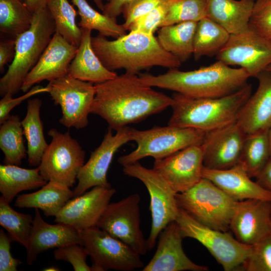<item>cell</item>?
Returning a JSON list of instances; mask_svg holds the SVG:
<instances>
[{
	"label": "cell",
	"instance_id": "27",
	"mask_svg": "<svg viewBox=\"0 0 271 271\" xmlns=\"http://www.w3.org/2000/svg\"><path fill=\"white\" fill-rule=\"evenodd\" d=\"M70 188L59 182L49 181L37 191L18 195L15 206L37 208L42 210L47 217L55 216L74 196V192Z\"/></svg>",
	"mask_w": 271,
	"mask_h": 271
},
{
	"label": "cell",
	"instance_id": "49",
	"mask_svg": "<svg viewBox=\"0 0 271 271\" xmlns=\"http://www.w3.org/2000/svg\"><path fill=\"white\" fill-rule=\"evenodd\" d=\"M48 0H25L24 3L28 9L33 13L37 10L46 6Z\"/></svg>",
	"mask_w": 271,
	"mask_h": 271
},
{
	"label": "cell",
	"instance_id": "56",
	"mask_svg": "<svg viewBox=\"0 0 271 271\" xmlns=\"http://www.w3.org/2000/svg\"><path fill=\"white\" fill-rule=\"evenodd\" d=\"M106 1H107V0H106Z\"/></svg>",
	"mask_w": 271,
	"mask_h": 271
},
{
	"label": "cell",
	"instance_id": "14",
	"mask_svg": "<svg viewBox=\"0 0 271 271\" xmlns=\"http://www.w3.org/2000/svg\"><path fill=\"white\" fill-rule=\"evenodd\" d=\"M216 59L228 66H238L249 77H256L271 64V42L249 27L231 34Z\"/></svg>",
	"mask_w": 271,
	"mask_h": 271
},
{
	"label": "cell",
	"instance_id": "7",
	"mask_svg": "<svg viewBox=\"0 0 271 271\" xmlns=\"http://www.w3.org/2000/svg\"><path fill=\"white\" fill-rule=\"evenodd\" d=\"M205 132L195 128L169 125L144 130L132 128L130 140L137 144V148L120 157L117 161L123 167L147 157L155 160L162 159L188 147L201 145Z\"/></svg>",
	"mask_w": 271,
	"mask_h": 271
},
{
	"label": "cell",
	"instance_id": "22",
	"mask_svg": "<svg viewBox=\"0 0 271 271\" xmlns=\"http://www.w3.org/2000/svg\"><path fill=\"white\" fill-rule=\"evenodd\" d=\"M73 243L82 245L79 230L62 223L49 224L41 217L39 209H35L32 228L26 248L28 264L32 265L41 252Z\"/></svg>",
	"mask_w": 271,
	"mask_h": 271
},
{
	"label": "cell",
	"instance_id": "19",
	"mask_svg": "<svg viewBox=\"0 0 271 271\" xmlns=\"http://www.w3.org/2000/svg\"><path fill=\"white\" fill-rule=\"evenodd\" d=\"M229 229L241 243L254 245L271 232V201L259 199L237 201Z\"/></svg>",
	"mask_w": 271,
	"mask_h": 271
},
{
	"label": "cell",
	"instance_id": "26",
	"mask_svg": "<svg viewBox=\"0 0 271 271\" xmlns=\"http://www.w3.org/2000/svg\"><path fill=\"white\" fill-rule=\"evenodd\" d=\"M255 1L207 0V17L230 35L249 27Z\"/></svg>",
	"mask_w": 271,
	"mask_h": 271
},
{
	"label": "cell",
	"instance_id": "38",
	"mask_svg": "<svg viewBox=\"0 0 271 271\" xmlns=\"http://www.w3.org/2000/svg\"><path fill=\"white\" fill-rule=\"evenodd\" d=\"M205 17L207 0H171L160 28L184 22H198Z\"/></svg>",
	"mask_w": 271,
	"mask_h": 271
},
{
	"label": "cell",
	"instance_id": "20",
	"mask_svg": "<svg viewBox=\"0 0 271 271\" xmlns=\"http://www.w3.org/2000/svg\"><path fill=\"white\" fill-rule=\"evenodd\" d=\"M76 47L55 32L37 63L26 77L21 90L27 92L44 80L51 81L68 75Z\"/></svg>",
	"mask_w": 271,
	"mask_h": 271
},
{
	"label": "cell",
	"instance_id": "30",
	"mask_svg": "<svg viewBox=\"0 0 271 271\" xmlns=\"http://www.w3.org/2000/svg\"><path fill=\"white\" fill-rule=\"evenodd\" d=\"M42 100L38 98L29 99L27 113L21 121L24 134L27 142V155L29 165L39 166L48 144L46 142L43 122L40 117Z\"/></svg>",
	"mask_w": 271,
	"mask_h": 271
},
{
	"label": "cell",
	"instance_id": "50",
	"mask_svg": "<svg viewBox=\"0 0 271 271\" xmlns=\"http://www.w3.org/2000/svg\"><path fill=\"white\" fill-rule=\"evenodd\" d=\"M97 8L101 11H103L105 4L103 3V0H92Z\"/></svg>",
	"mask_w": 271,
	"mask_h": 271
},
{
	"label": "cell",
	"instance_id": "3",
	"mask_svg": "<svg viewBox=\"0 0 271 271\" xmlns=\"http://www.w3.org/2000/svg\"><path fill=\"white\" fill-rule=\"evenodd\" d=\"M93 49L103 65L114 71L123 69L126 72L137 74L154 66L178 68L182 62L166 51L154 35L139 31L109 40L98 34L92 37Z\"/></svg>",
	"mask_w": 271,
	"mask_h": 271
},
{
	"label": "cell",
	"instance_id": "10",
	"mask_svg": "<svg viewBox=\"0 0 271 271\" xmlns=\"http://www.w3.org/2000/svg\"><path fill=\"white\" fill-rule=\"evenodd\" d=\"M48 134L52 140L39 166L40 174L47 182L54 181L72 187L84 164L85 151L68 132L61 133L51 128Z\"/></svg>",
	"mask_w": 271,
	"mask_h": 271
},
{
	"label": "cell",
	"instance_id": "47",
	"mask_svg": "<svg viewBox=\"0 0 271 271\" xmlns=\"http://www.w3.org/2000/svg\"><path fill=\"white\" fill-rule=\"evenodd\" d=\"M133 0H107L104 6L102 13L116 19L122 13L123 8Z\"/></svg>",
	"mask_w": 271,
	"mask_h": 271
},
{
	"label": "cell",
	"instance_id": "21",
	"mask_svg": "<svg viewBox=\"0 0 271 271\" xmlns=\"http://www.w3.org/2000/svg\"><path fill=\"white\" fill-rule=\"evenodd\" d=\"M156 251L143 271H207L208 268L193 262L182 247L183 238L176 221L161 232Z\"/></svg>",
	"mask_w": 271,
	"mask_h": 271
},
{
	"label": "cell",
	"instance_id": "37",
	"mask_svg": "<svg viewBox=\"0 0 271 271\" xmlns=\"http://www.w3.org/2000/svg\"><path fill=\"white\" fill-rule=\"evenodd\" d=\"M33 221L31 215L17 212L2 196L0 197V225L7 231L12 241L26 248Z\"/></svg>",
	"mask_w": 271,
	"mask_h": 271
},
{
	"label": "cell",
	"instance_id": "5",
	"mask_svg": "<svg viewBox=\"0 0 271 271\" xmlns=\"http://www.w3.org/2000/svg\"><path fill=\"white\" fill-rule=\"evenodd\" d=\"M56 32L53 19L46 6L33 13L30 28L16 38L15 56L0 79V94L12 95L21 89L23 82L38 61Z\"/></svg>",
	"mask_w": 271,
	"mask_h": 271
},
{
	"label": "cell",
	"instance_id": "54",
	"mask_svg": "<svg viewBox=\"0 0 271 271\" xmlns=\"http://www.w3.org/2000/svg\"><path fill=\"white\" fill-rule=\"evenodd\" d=\"M21 1H22L23 2H25V0H21Z\"/></svg>",
	"mask_w": 271,
	"mask_h": 271
},
{
	"label": "cell",
	"instance_id": "34",
	"mask_svg": "<svg viewBox=\"0 0 271 271\" xmlns=\"http://www.w3.org/2000/svg\"><path fill=\"white\" fill-rule=\"evenodd\" d=\"M78 10L80 20L78 24L81 29L96 30L105 37L117 39L126 34L122 25L114 19L94 9L87 0H71Z\"/></svg>",
	"mask_w": 271,
	"mask_h": 271
},
{
	"label": "cell",
	"instance_id": "8",
	"mask_svg": "<svg viewBox=\"0 0 271 271\" xmlns=\"http://www.w3.org/2000/svg\"><path fill=\"white\" fill-rule=\"evenodd\" d=\"M177 223L183 238H194L209 251L225 271L239 268L250 254L252 245L243 244L227 232L198 222L179 208Z\"/></svg>",
	"mask_w": 271,
	"mask_h": 271
},
{
	"label": "cell",
	"instance_id": "33",
	"mask_svg": "<svg viewBox=\"0 0 271 271\" xmlns=\"http://www.w3.org/2000/svg\"><path fill=\"white\" fill-rule=\"evenodd\" d=\"M1 125L0 148L5 155L4 163L19 166L27 154L20 118L12 115Z\"/></svg>",
	"mask_w": 271,
	"mask_h": 271
},
{
	"label": "cell",
	"instance_id": "39",
	"mask_svg": "<svg viewBox=\"0 0 271 271\" xmlns=\"http://www.w3.org/2000/svg\"><path fill=\"white\" fill-rule=\"evenodd\" d=\"M241 266L247 271H271V232L252 245Z\"/></svg>",
	"mask_w": 271,
	"mask_h": 271
},
{
	"label": "cell",
	"instance_id": "11",
	"mask_svg": "<svg viewBox=\"0 0 271 271\" xmlns=\"http://www.w3.org/2000/svg\"><path fill=\"white\" fill-rule=\"evenodd\" d=\"M79 232L82 245L92 260L93 271H131L144 267L141 255L97 226Z\"/></svg>",
	"mask_w": 271,
	"mask_h": 271
},
{
	"label": "cell",
	"instance_id": "42",
	"mask_svg": "<svg viewBox=\"0 0 271 271\" xmlns=\"http://www.w3.org/2000/svg\"><path fill=\"white\" fill-rule=\"evenodd\" d=\"M54 255L57 260L69 262L75 271H93L92 267L86 263L88 252L80 244L73 243L58 247L54 250Z\"/></svg>",
	"mask_w": 271,
	"mask_h": 271
},
{
	"label": "cell",
	"instance_id": "23",
	"mask_svg": "<svg viewBox=\"0 0 271 271\" xmlns=\"http://www.w3.org/2000/svg\"><path fill=\"white\" fill-rule=\"evenodd\" d=\"M256 78L258 85L239 111L236 122L246 135L267 131L271 126V72Z\"/></svg>",
	"mask_w": 271,
	"mask_h": 271
},
{
	"label": "cell",
	"instance_id": "2",
	"mask_svg": "<svg viewBox=\"0 0 271 271\" xmlns=\"http://www.w3.org/2000/svg\"><path fill=\"white\" fill-rule=\"evenodd\" d=\"M138 75L146 85L194 98H217L229 95L247 84L250 77L244 69L232 68L218 60L191 71L171 68L158 75L147 73Z\"/></svg>",
	"mask_w": 271,
	"mask_h": 271
},
{
	"label": "cell",
	"instance_id": "41",
	"mask_svg": "<svg viewBox=\"0 0 271 271\" xmlns=\"http://www.w3.org/2000/svg\"><path fill=\"white\" fill-rule=\"evenodd\" d=\"M249 26L271 42V0H255Z\"/></svg>",
	"mask_w": 271,
	"mask_h": 271
},
{
	"label": "cell",
	"instance_id": "31",
	"mask_svg": "<svg viewBox=\"0 0 271 271\" xmlns=\"http://www.w3.org/2000/svg\"><path fill=\"white\" fill-rule=\"evenodd\" d=\"M230 36L226 30L207 17L197 22L194 39L195 59L216 55L226 45Z\"/></svg>",
	"mask_w": 271,
	"mask_h": 271
},
{
	"label": "cell",
	"instance_id": "32",
	"mask_svg": "<svg viewBox=\"0 0 271 271\" xmlns=\"http://www.w3.org/2000/svg\"><path fill=\"white\" fill-rule=\"evenodd\" d=\"M270 159L268 130L246 135L239 164L251 178H256Z\"/></svg>",
	"mask_w": 271,
	"mask_h": 271
},
{
	"label": "cell",
	"instance_id": "6",
	"mask_svg": "<svg viewBox=\"0 0 271 271\" xmlns=\"http://www.w3.org/2000/svg\"><path fill=\"white\" fill-rule=\"evenodd\" d=\"M176 199L178 207L196 221L224 232L229 229L237 202L204 178L188 190L176 193Z\"/></svg>",
	"mask_w": 271,
	"mask_h": 271
},
{
	"label": "cell",
	"instance_id": "17",
	"mask_svg": "<svg viewBox=\"0 0 271 271\" xmlns=\"http://www.w3.org/2000/svg\"><path fill=\"white\" fill-rule=\"evenodd\" d=\"M110 187L95 186L69 200L55 216V222L81 231L97 226L115 193Z\"/></svg>",
	"mask_w": 271,
	"mask_h": 271
},
{
	"label": "cell",
	"instance_id": "44",
	"mask_svg": "<svg viewBox=\"0 0 271 271\" xmlns=\"http://www.w3.org/2000/svg\"><path fill=\"white\" fill-rule=\"evenodd\" d=\"M48 92L47 86L37 85L32 87L25 94L17 98H13V95L10 94L3 96L0 101V124H2L10 117V113L13 109L23 101L35 95Z\"/></svg>",
	"mask_w": 271,
	"mask_h": 271
},
{
	"label": "cell",
	"instance_id": "35",
	"mask_svg": "<svg viewBox=\"0 0 271 271\" xmlns=\"http://www.w3.org/2000/svg\"><path fill=\"white\" fill-rule=\"evenodd\" d=\"M33 13L21 0H0V32L16 38L28 30Z\"/></svg>",
	"mask_w": 271,
	"mask_h": 271
},
{
	"label": "cell",
	"instance_id": "16",
	"mask_svg": "<svg viewBox=\"0 0 271 271\" xmlns=\"http://www.w3.org/2000/svg\"><path fill=\"white\" fill-rule=\"evenodd\" d=\"M203 167L202 147L195 145L155 160L153 168L179 193L190 189L203 178Z\"/></svg>",
	"mask_w": 271,
	"mask_h": 271
},
{
	"label": "cell",
	"instance_id": "18",
	"mask_svg": "<svg viewBox=\"0 0 271 271\" xmlns=\"http://www.w3.org/2000/svg\"><path fill=\"white\" fill-rule=\"evenodd\" d=\"M245 137L236 121L206 131L201 144L204 167L223 170L239 164Z\"/></svg>",
	"mask_w": 271,
	"mask_h": 271
},
{
	"label": "cell",
	"instance_id": "9",
	"mask_svg": "<svg viewBox=\"0 0 271 271\" xmlns=\"http://www.w3.org/2000/svg\"><path fill=\"white\" fill-rule=\"evenodd\" d=\"M122 170L125 175L140 180L149 192L152 225L147 245L148 251L151 250L163 229L176 219L179 211L176 193L159 173L153 168H146L139 162L123 166Z\"/></svg>",
	"mask_w": 271,
	"mask_h": 271
},
{
	"label": "cell",
	"instance_id": "55",
	"mask_svg": "<svg viewBox=\"0 0 271 271\" xmlns=\"http://www.w3.org/2000/svg\"><path fill=\"white\" fill-rule=\"evenodd\" d=\"M254 1H255V0H254Z\"/></svg>",
	"mask_w": 271,
	"mask_h": 271
},
{
	"label": "cell",
	"instance_id": "4",
	"mask_svg": "<svg viewBox=\"0 0 271 271\" xmlns=\"http://www.w3.org/2000/svg\"><path fill=\"white\" fill-rule=\"evenodd\" d=\"M251 91V84L247 83L229 95L217 98H194L175 92L168 125L206 132L236 122Z\"/></svg>",
	"mask_w": 271,
	"mask_h": 271
},
{
	"label": "cell",
	"instance_id": "40",
	"mask_svg": "<svg viewBox=\"0 0 271 271\" xmlns=\"http://www.w3.org/2000/svg\"><path fill=\"white\" fill-rule=\"evenodd\" d=\"M171 2V0H166L147 14L138 18L131 23L128 30L154 35L166 18Z\"/></svg>",
	"mask_w": 271,
	"mask_h": 271
},
{
	"label": "cell",
	"instance_id": "13",
	"mask_svg": "<svg viewBox=\"0 0 271 271\" xmlns=\"http://www.w3.org/2000/svg\"><path fill=\"white\" fill-rule=\"evenodd\" d=\"M140 202V195L133 193L117 202L110 203L97 226L141 255L148 250L141 227Z\"/></svg>",
	"mask_w": 271,
	"mask_h": 271
},
{
	"label": "cell",
	"instance_id": "29",
	"mask_svg": "<svg viewBox=\"0 0 271 271\" xmlns=\"http://www.w3.org/2000/svg\"><path fill=\"white\" fill-rule=\"evenodd\" d=\"M197 24V22L188 21L162 27L157 38L166 51L185 62L193 55Z\"/></svg>",
	"mask_w": 271,
	"mask_h": 271
},
{
	"label": "cell",
	"instance_id": "25",
	"mask_svg": "<svg viewBox=\"0 0 271 271\" xmlns=\"http://www.w3.org/2000/svg\"><path fill=\"white\" fill-rule=\"evenodd\" d=\"M82 35L77 52L69 66L68 75L96 84L115 77L116 72L107 69L95 53L91 43V30L82 29Z\"/></svg>",
	"mask_w": 271,
	"mask_h": 271
},
{
	"label": "cell",
	"instance_id": "43",
	"mask_svg": "<svg viewBox=\"0 0 271 271\" xmlns=\"http://www.w3.org/2000/svg\"><path fill=\"white\" fill-rule=\"evenodd\" d=\"M166 0H133L123 9L124 23L122 24L125 30L138 18L147 14Z\"/></svg>",
	"mask_w": 271,
	"mask_h": 271
},
{
	"label": "cell",
	"instance_id": "52",
	"mask_svg": "<svg viewBox=\"0 0 271 271\" xmlns=\"http://www.w3.org/2000/svg\"><path fill=\"white\" fill-rule=\"evenodd\" d=\"M59 269L55 267H49L48 268H45L44 270H59Z\"/></svg>",
	"mask_w": 271,
	"mask_h": 271
},
{
	"label": "cell",
	"instance_id": "12",
	"mask_svg": "<svg viewBox=\"0 0 271 271\" xmlns=\"http://www.w3.org/2000/svg\"><path fill=\"white\" fill-rule=\"evenodd\" d=\"M48 92L56 105H59L62 116L59 122L68 128L81 129L88 124L94 98V84L67 75L49 81Z\"/></svg>",
	"mask_w": 271,
	"mask_h": 271
},
{
	"label": "cell",
	"instance_id": "46",
	"mask_svg": "<svg viewBox=\"0 0 271 271\" xmlns=\"http://www.w3.org/2000/svg\"><path fill=\"white\" fill-rule=\"evenodd\" d=\"M16 51V38H11L0 43V71L3 72L5 65L14 59Z\"/></svg>",
	"mask_w": 271,
	"mask_h": 271
},
{
	"label": "cell",
	"instance_id": "15",
	"mask_svg": "<svg viewBox=\"0 0 271 271\" xmlns=\"http://www.w3.org/2000/svg\"><path fill=\"white\" fill-rule=\"evenodd\" d=\"M131 129L126 126L113 134L112 129L108 128L100 145L91 153L88 161L79 170L73 197L80 196L95 186H111L107 179L108 170L115 153L130 141Z\"/></svg>",
	"mask_w": 271,
	"mask_h": 271
},
{
	"label": "cell",
	"instance_id": "1",
	"mask_svg": "<svg viewBox=\"0 0 271 271\" xmlns=\"http://www.w3.org/2000/svg\"><path fill=\"white\" fill-rule=\"evenodd\" d=\"M94 86L90 113L100 116L116 131L162 111L173 102L172 97L143 83L137 74L125 72Z\"/></svg>",
	"mask_w": 271,
	"mask_h": 271
},
{
	"label": "cell",
	"instance_id": "51",
	"mask_svg": "<svg viewBox=\"0 0 271 271\" xmlns=\"http://www.w3.org/2000/svg\"><path fill=\"white\" fill-rule=\"evenodd\" d=\"M268 136L270 147V154H271V126L268 130Z\"/></svg>",
	"mask_w": 271,
	"mask_h": 271
},
{
	"label": "cell",
	"instance_id": "28",
	"mask_svg": "<svg viewBox=\"0 0 271 271\" xmlns=\"http://www.w3.org/2000/svg\"><path fill=\"white\" fill-rule=\"evenodd\" d=\"M47 182L39 166L25 169L14 165H0V192L10 203L20 192L41 188Z\"/></svg>",
	"mask_w": 271,
	"mask_h": 271
},
{
	"label": "cell",
	"instance_id": "48",
	"mask_svg": "<svg viewBox=\"0 0 271 271\" xmlns=\"http://www.w3.org/2000/svg\"><path fill=\"white\" fill-rule=\"evenodd\" d=\"M255 178L260 186L271 193V159Z\"/></svg>",
	"mask_w": 271,
	"mask_h": 271
},
{
	"label": "cell",
	"instance_id": "53",
	"mask_svg": "<svg viewBox=\"0 0 271 271\" xmlns=\"http://www.w3.org/2000/svg\"><path fill=\"white\" fill-rule=\"evenodd\" d=\"M265 70L271 72V64L267 67Z\"/></svg>",
	"mask_w": 271,
	"mask_h": 271
},
{
	"label": "cell",
	"instance_id": "24",
	"mask_svg": "<svg viewBox=\"0 0 271 271\" xmlns=\"http://www.w3.org/2000/svg\"><path fill=\"white\" fill-rule=\"evenodd\" d=\"M202 177L211 181L235 201L259 199L271 201V193L257 182L251 180L240 164L223 170L203 167Z\"/></svg>",
	"mask_w": 271,
	"mask_h": 271
},
{
	"label": "cell",
	"instance_id": "36",
	"mask_svg": "<svg viewBox=\"0 0 271 271\" xmlns=\"http://www.w3.org/2000/svg\"><path fill=\"white\" fill-rule=\"evenodd\" d=\"M47 6L54 21L56 32L78 47L82 31L76 23L77 13L73 5L68 0H48Z\"/></svg>",
	"mask_w": 271,
	"mask_h": 271
},
{
	"label": "cell",
	"instance_id": "45",
	"mask_svg": "<svg viewBox=\"0 0 271 271\" xmlns=\"http://www.w3.org/2000/svg\"><path fill=\"white\" fill-rule=\"evenodd\" d=\"M11 240L3 229L0 230V271H16L21 264L20 260L15 258L11 252Z\"/></svg>",
	"mask_w": 271,
	"mask_h": 271
}]
</instances>
